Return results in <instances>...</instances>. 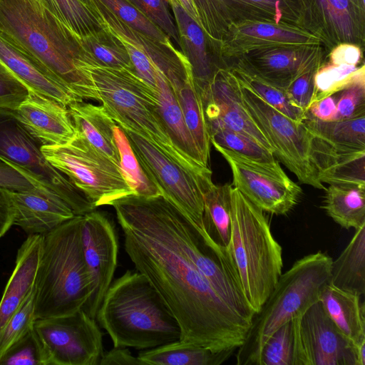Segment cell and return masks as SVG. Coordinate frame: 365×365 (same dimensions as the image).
Wrapping results in <instances>:
<instances>
[{
	"mask_svg": "<svg viewBox=\"0 0 365 365\" xmlns=\"http://www.w3.org/2000/svg\"><path fill=\"white\" fill-rule=\"evenodd\" d=\"M110 205L126 253L178 321L180 340L213 351L238 349L252 322L230 307L200 269L197 255L207 237L162 195H130Z\"/></svg>",
	"mask_w": 365,
	"mask_h": 365,
	"instance_id": "6da1fadb",
	"label": "cell"
},
{
	"mask_svg": "<svg viewBox=\"0 0 365 365\" xmlns=\"http://www.w3.org/2000/svg\"><path fill=\"white\" fill-rule=\"evenodd\" d=\"M0 31L82 99L98 101L78 38L38 0H0Z\"/></svg>",
	"mask_w": 365,
	"mask_h": 365,
	"instance_id": "7a4b0ae2",
	"label": "cell"
},
{
	"mask_svg": "<svg viewBox=\"0 0 365 365\" xmlns=\"http://www.w3.org/2000/svg\"><path fill=\"white\" fill-rule=\"evenodd\" d=\"M96 319L113 347L150 349L180 339L179 324L142 273L127 270L111 282Z\"/></svg>",
	"mask_w": 365,
	"mask_h": 365,
	"instance_id": "3957f363",
	"label": "cell"
},
{
	"mask_svg": "<svg viewBox=\"0 0 365 365\" xmlns=\"http://www.w3.org/2000/svg\"><path fill=\"white\" fill-rule=\"evenodd\" d=\"M230 197L231 236L225 250L228 268L255 314L282 274V249L264 211L233 186Z\"/></svg>",
	"mask_w": 365,
	"mask_h": 365,
	"instance_id": "277c9868",
	"label": "cell"
},
{
	"mask_svg": "<svg viewBox=\"0 0 365 365\" xmlns=\"http://www.w3.org/2000/svg\"><path fill=\"white\" fill-rule=\"evenodd\" d=\"M75 215L43 235L35 280V317L69 315L83 309L91 294L84 260L81 224Z\"/></svg>",
	"mask_w": 365,
	"mask_h": 365,
	"instance_id": "5b68a950",
	"label": "cell"
},
{
	"mask_svg": "<svg viewBox=\"0 0 365 365\" xmlns=\"http://www.w3.org/2000/svg\"><path fill=\"white\" fill-rule=\"evenodd\" d=\"M83 68L95 86L98 101L116 124L147 138L194 174H212L210 168L192 163L175 148L160 115L156 93L134 71L89 61L84 62Z\"/></svg>",
	"mask_w": 365,
	"mask_h": 365,
	"instance_id": "8992f818",
	"label": "cell"
},
{
	"mask_svg": "<svg viewBox=\"0 0 365 365\" xmlns=\"http://www.w3.org/2000/svg\"><path fill=\"white\" fill-rule=\"evenodd\" d=\"M332 261L327 254L318 251L297 260L280 275L274 289L252 317L245 340L237 349L236 364L258 365L267 339L319 301L323 287L330 281Z\"/></svg>",
	"mask_w": 365,
	"mask_h": 365,
	"instance_id": "52a82bcc",
	"label": "cell"
},
{
	"mask_svg": "<svg viewBox=\"0 0 365 365\" xmlns=\"http://www.w3.org/2000/svg\"><path fill=\"white\" fill-rule=\"evenodd\" d=\"M42 145L13 110L0 108V159L20 172L36 187L57 195L76 215L94 210L95 205L85 195L46 160Z\"/></svg>",
	"mask_w": 365,
	"mask_h": 365,
	"instance_id": "ba28073f",
	"label": "cell"
},
{
	"mask_svg": "<svg viewBox=\"0 0 365 365\" xmlns=\"http://www.w3.org/2000/svg\"><path fill=\"white\" fill-rule=\"evenodd\" d=\"M41 149L46 160L96 207L110 205L119 198L136 195L121 168L77 133L69 143L42 145Z\"/></svg>",
	"mask_w": 365,
	"mask_h": 365,
	"instance_id": "9c48e42d",
	"label": "cell"
},
{
	"mask_svg": "<svg viewBox=\"0 0 365 365\" xmlns=\"http://www.w3.org/2000/svg\"><path fill=\"white\" fill-rule=\"evenodd\" d=\"M120 128L143 169L162 195L177 206L205 235L202 223L203 192L213 183L212 175L200 177L194 174L147 138L128 128Z\"/></svg>",
	"mask_w": 365,
	"mask_h": 365,
	"instance_id": "30bf717a",
	"label": "cell"
},
{
	"mask_svg": "<svg viewBox=\"0 0 365 365\" xmlns=\"http://www.w3.org/2000/svg\"><path fill=\"white\" fill-rule=\"evenodd\" d=\"M239 84L244 104L269 142L274 156L296 175L300 182L325 190L311 161V134L304 123L292 120Z\"/></svg>",
	"mask_w": 365,
	"mask_h": 365,
	"instance_id": "8fae6325",
	"label": "cell"
},
{
	"mask_svg": "<svg viewBox=\"0 0 365 365\" xmlns=\"http://www.w3.org/2000/svg\"><path fill=\"white\" fill-rule=\"evenodd\" d=\"M39 336L51 365H98L103 354L102 333L83 309L66 316L36 319Z\"/></svg>",
	"mask_w": 365,
	"mask_h": 365,
	"instance_id": "7c38bea8",
	"label": "cell"
},
{
	"mask_svg": "<svg viewBox=\"0 0 365 365\" xmlns=\"http://www.w3.org/2000/svg\"><path fill=\"white\" fill-rule=\"evenodd\" d=\"M212 145L230 165L233 187L262 211L285 215L297 204L302 190L281 167L267 166Z\"/></svg>",
	"mask_w": 365,
	"mask_h": 365,
	"instance_id": "4fadbf2b",
	"label": "cell"
},
{
	"mask_svg": "<svg viewBox=\"0 0 365 365\" xmlns=\"http://www.w3.org/2000/svg\"><path fill=\"white\" fill-rule=\"evenodd\" d=\"M201 27L217 48L229 29L247 21L302 26L299 0H192ZM304 28V27H303Z\"/></svg>",
	"mask_w": 365,
	"mask_h": 365,
	"instance_id": "5bb4252c",
	"label": "cell"
},
{
	"mask_svg": "<svg viewBox=\"0 0 365 365\" xmlns=\"http://www.w3.org/2000/svg\"><path fill=\"white\" fill-rule=\"evenodd\" d=\"M81 240L91 282V294L83 309L96 319L117 267L118 240L109 219L95 210L83 215Z\"/></svg>",
	"mask_w": 365,
	"mask_h": 365,
	"instance_id": "9a60e30c",
	"label": "cell"
},
{
	"mask_svg": "<svg viewBox=\"0 0 365 365\" xmlns=\"http://www.w3.org/2000/svg\"><path fill=\"white\" fill-rule=\"evenodd\" d=\"M302 26L318 37L329 51L354 43L363 48L365 6L357 0H299ZM328 51V52H329Z\"/></svg>",
	"mask_w": 365,
	"mask_h": 365,
	"instance_id": "2e32d148",
	"label": "cell"
},
{
	"mask_svg": "<svg viewBox=\"0 0 365 365\" xmlns=\"http://www.w3.org/2000/svg\"><path fill=\"white\" fill-rule=\"evenodd\" d=\"M323 45H280L248 51L230 60L232 65L284 90L300 74L325 61Z\"/></svg>",
	"mask_w": 365,
	"mask_h": 365,
	"instance_id": "e0dca14e",
	"label": "cell"
},
{
	"mask_svg": "<svg viewBox=\"0 0 365 365\" xmlns=\"http://www.w3.org/2000/svg\"><path fill=\"white\" fill-rule=\"evenodd\" d=\"M302 365H357L356 347L336 327L319 302L300 318Z\"/></svg>",
	"mask_w": 365,
	"mask_h": 365,
	"instance_id": "ac0fdd59",
	"label": "cell"
},
{
	"mask_svg": "<svg viewBox=\"0 0 365 365\" xmlns=\"http://www.w3.org/2000/svg\"><path fill=\"white\" fill-rule=\"evenodd\" d=\"M200 95L206 121L217 122L247 135L273 153L269 142L245 107L240 84L228 66L216 72Z\"/></svg>",
	"mask_w": 365,
	"mask_h": 365,
	"instance_id": "d6986e66",
	"label": "cell"
},
{
	"mask_svg": "<svg viewBox=\"0 0 365 365\" xmlns=\"http://www.w3.org/2000/svg\"><path fill=\"white\" fill-rule=\"evenodd\" d=\"M317 44L323 45L318 37L302 26L247 21L229 27L219 44L218 54L226 64L228 60L255 48L280 45Z\"/></svg>",
	"mask_w": 365,
	"mask_h": 365,
	"instance_id": "ffe728a7",
	"label": "cell"
},
{
	"mask_svg": "<svg viewBox=\"0 0 365 365\" xmlns=\"http://www.w3.org/2000/svg\"><path fill=\"white\" fill-rule=\"evenodd\" d=\"M92 9L109 32L120 40L140 48L147 55L174 92L193 78L185 56L172 43H165L138 31L119 19L97 0H92Z\"/></svg>",
	"mask_w": 365,
	"mask_h": 365,
	"instance_id": "44dd1931",
	"label": "cell"
},
{
	"mask_svg": "<svg viewBox=\"0 0 365 365\" xmlns=\"http://www.w3.org/2000/svg\"><path fill=\"white\" fill-rule=\"evenodd\" d=\"M7 190L14 209V225L29 235H44L76 215L66 202L51 191L41 188Z\"/></svg>",
	"mask_w": 365,
	"mask_h": 365,
	"instance_id": "7402d4cb",
	"label": "cell"
},
{
	"mask_svg": "<svg viewBox=\"0 0 365 365\" xmlns=\"http://www.w3.org/2000/svg\"><path fill=\"white\" fill-rule=\"evenodd\" d=\"M26 128L43 145H59L76 135L68 108L29 91L28 97L13 110Z\"/></svg>",
	"mask_w": 365,
	"mask_h": 365,
	"instance_id": "603a6c76",
	"label": "cell"
},
{
	"mask_svg": "<svg viewBox=\"0 0 365 365\" xmlns=\"http://www.w3.org/2000/svg\"><path fill=\"white\" fill-rule=\"evenodd\" d=\"M0 61L33 93L68 107L83 99L59 82L36 58L0 31Z\"/></svg>",
	"mask_w": 365,
	"mask_h": 365,
	"instance_id": "cb8c5ba5",
	"label": "cell"
},
{
	"mask_svg": "<svg viewBox=\"0 0 365 365\" xmlns=\"http://www.w3.org/2000/svg\"><path fill=\"white\" fill-rule=\"evenodd\" d=\"M168 3L175 16L180 48L190 66L194 81L200 93L210 84L216 72L227 66L215 53L207 48V43H210L198 22L177 0H168Z\"/></svg>",
	"mask_w": 365,
	"mask_h": 365,
	"instance_id": "d4e9b609",
	"label": "cell"
},
{
	"mask_svg": "<svg viewBox=\"0 0 365 365\" xmlns=\"http://www.w3.org/2000/svg\"><path fill=\"white\" fill-rule=\"evenodd\" d=\"M310 158L322 184L365 185V150L337 149L311 134Z\"/></svg>",
	"mask_w": 365,
	"mask_h": 365,
	"instance_id": "484cf974",
	"label": "cell"
},
{
	"mask_svg": "<svg viewBox=\"0 0 365 365\" xmlns=\"http://www.w3.org/2000/svg\"><path fill=\"white\" fill-rule=\"evenodd\" d=\"M43 235H30L18 250L14 271L0 301V331L34 287Z\"/></svg>",
	"mask_w": 365,
	"mask_h": 365,
	"instance_id": "4316f807",
	"label": "cell"
},
{
	"mask_svg": "<svg viewBox=\"0 0 365 365\" xmlns=\"http://www.w3.org/2000/svg\"><path fill=\"white\" fill-rule=\"evenodd\" d=\"M361 297L328 282L319 301L336 327L356 347L365 342V307Z\"/></svg>",
	"mask_w": 365,
	"mask_h": 365,
	"instance_id": "83f0119b",
	"label": "cell"
},
{
	"mask_svg": "<svg viewBox=\"0 0 365 365\" xmlns=\"http://www.w3.org/2000/svg\"><path fill=\"white\" fill-rule=\"evenodd\" d=\"M67 108L76 133L120 168V155L113 133L116 123L103 107L83 100L73 102Z\"/></svg>",
	"mask_w": 365,
	"mask_h": 365,
	"instance_id": "f1b7e54d",
	"label": "cell"
},
{
	"mask_svg": "<svg viewBox=\"0 0 365 365\" xmlns=\"http://www.w3.org/2000/svg\"><path fill=\"white\" fill-rule=\"evenodd\" d=\"M156 95L159 113L175 148L192 163L205 165L197 146L185 123L176 96L160 71L157 78Z\"/></svg>",
	"mask_w": 365,
	"mask_h": 365,
	"instance_id": "f546056e",
	"label": "cell"
},
{
	"mask_svg": "<svg viewBox=\"0 0 365 365\" xmlns=\"http://www.w3.org/2000/svg\"><path fill=\"white\" fill-rule=\"evenodd\" d=\"M234 350L213 351L180 339L140 352L144 365H220Z\"/></svg>",
	"mask_w": 365,
	"mask_h": 365,
	"instance_id": "4dcf8cb0",
	"label": "cell"
},
{
	"mask_svg": "<svg viewBox=\"0 0 365 365\" xmlns=\"http://www.w3.org/2000/svg\"><path fill=\"white\" fill-rule=\"evenodd\" d=\"M329 282L343 290L365 293V224L356 230L347 246L332 261Z\"/></svg>",
	"mask_w": 365,
	"mask_h": 365,
	"instance_id": "1f68e13d",
	"label": "cell"
},
{
	"mask_svg": "<svg viewBox=\"0 0 365 365\" xmlns=\"http://www.w3.org/2000/svg\"><path fill=\"white\" fill-rule=\"evenodd\" d=\"M324 190L322 208L334 222L355 230L365 224V185L331 184Z\"/></svg>",
	"mask_w": 365,
	"mask_h": 365,
	"instance_id": "d6a6232c",
	"label": "cell"
},
{
	"mask_svg": "<svg viewBox=\"0 0 365 365\" xmlns=\"http://www.w3.org/2000/svg\"><path fill=\"white\" fill-rule=\"evenodd\" d=\"M232 185L212 183L203 192V229L210 240L225 251L231 236Z\"/></svg>",
	"mask_w": 365,
	"mask_h": 365,
	"instance_id": "836d02e7",
	"label": "cell"
},
{
	"mask_svg": "<svg viewBox=\"0 0 365 365\" xmlns=\"http://www.w3.org/2000/svg\"><path fill=\"white\" fill-rule=\"evenodd\" d=\"M309 132L335 148L365 150V115L341 120L322 121L307 115Z\"/></svg>",
	"mask_w": 365,
	"mask_h": 365,
	"instance_id": "e575fe53",
	"label": "cell"
},
{
	"mask_svg": "<svg viewBox=\"0 0 365 365\" xmlns=\"http://www.w3.org/2000/svg\"><path fill=\"white\" fill-rule=\"evenodd\" d=\"M174 93L181 108L187 127L197 146L203 162L205 165L209 167L210 136L201 95L193 78Z\"/></svg>",
	"mask_w": 365,
	"mask_h": 365,
	"instance_id": "d590c367",
	"label": "cell"
},
{
	"mask_svg": "<svg viewBox=\"0 0 365 365\" xmlns=\"http://www.w3.org/2000/svg\"><path fill=\"white\" fill-rule=\"evenodd\" d=\"M300 318L284 324L267 339L262 348L258 365H302Z\"/></svg>",
	"mask_w": 365,
	"mask_h": 365,
	"instance_id": "8d00e7d4",
	"label": "cell"
},
{
	"mask_svg": "<svg viewBox=\"0 0 365 365\" xmlns=\"http://www.w3.org/2000/svg\"><path fill=\"white\" fill-rule=\"evenodd\" d=\"M78 41L86 60L104 67L134 71L123 43L106 28L78 38Z\"/></svg>",
	"mask_w": 365,
	"mask_h": 365,
	"instance_id": "74e56055",
	"label": "cell"
},
{
	"mask_svg": "<svg viewBox=\"0 0 365 365\" xmlns=\"http://www.w3.org/2000/svg\"><path fill=\"white\" fill-rule=\"evenodd\" d=\"M207 124L211 144H216L243 158L267 166L281 167L271 150L248 135L233 130L217 122L207 121Z\"/></svg>",
	"mask_w": 365,
	"mask_h": 365,
	"instance_id": "f35d334b",
	"label": "cell"
},
{
	"mask_svg": "<svg viewBox=\"0 0 365 365\" xmlns=\"http://www.w3.org/2000/svg\"><path fill=\"white\" fill-rule=\"evenodd\" d=\"M238 82L292 120L303 123L307 113L296 106L286 90L273 86L235 65L227 66Z\"/></svg>",
	"mask_w": 365,
	"mask_h": 365,
	"instance_id": "ab89813d",
	"label": "cell"
},
{
	"mask_svg": "<svg viewBox=\"0 0 365 365\" xmlns=\"http://www.w3.org/2000/svg\"><path fill=\"white\" fill-rule=\"evenodd\" d=\"M113 133L120 155L121 170L135 194L143 197L162 195L158 187L146 175L125 133L118 124L113 128Z\"/></svg>",
	"mask_w": 365,
	"mask_h": 365,
	"instance_id": "60d3db41",
	"label": "cell"
},
{
	"mask_svg": "<svg viewBox=\"0 0 365 365\" xmlns=\"http://www.w3.org/2000/svg\"><path fill=\"white\" fill-rule=\"evenodd\" d=\"M62 22L78 37L103 29L96 13L81 0H53Z\"/></svg>",
	"mask_w": 365,
	"mask_h": 365,
	"instance_id": "b9f144b4",
	"label": "cell"
},
{
	"mask_svg": "<svg viewBox=\"0 0 365 365\" xmlns=\"http://www.w3.org/2000/svg\"><path fill=\"white\" fill-rule=\"evenodd\" d=\"M363 73H365L364 63L360 66L335 65L324 61L315 75L314 102L342 90Z\"/></svg>",
	"mask_w": 365,
	"mask_h": 365,
	"instance_id": "7bdbcfd3",
	"label": "cell"
},
{
	"mask_svg": "<svg viewBox=\"0 0 365 365\" xmlns=\"http://www.w3.org/2000/svg\"><path fill=\"white\" fill-rule=\"evenodd\" d=\"M0 365H51L34 327L13 344L0 358Z\"/></svg>",
	"mask_w": 365,
	"mask_h": 365,
	"instance_id": "ee69618b",
	"label": "cell"
},
{
	"mask_svg": "<svg viewBox=\"0 0 365 365\" xmlns=\"http://www.w3.org/2000/svg\"><path fill=\"white\" fill-rule=\"evenodd\" d=\"M35 317V286L0 331V358L16 341L34 327Z\"/></svg>",
	"mask_w": 365,
	"mask_h": 365,
	"instance_id": "f6af8a7d",
	"label": "cell"
},
{
	"mask_svg": "<svg viewBox=\"0 0 365 365\" xmlns=\"http://www.w3.org/2000/svg\"><path fill=\"white\" fill-rule=\"evenodd\" d=\"M119 19L149 37L165 43L170 38L128 0H97Z\"/></svg>",
	"mask_w": 365,
	"mask_h": 365,
	"instance_id": "bcb514c9",
	"label": "cell"
},
{
	"mask_svg": "<svg viewBox=\"0 0 365 365\" xmlns=\"http://www.w3.org/2000/svg\"><path fill=\"white\" fill-rule=\"evenodd\" d=\"M336 115L334 120L350 119L365 115V73L348 86L335 93Z\"/></svg>",
	"mask_w": 365,
	"mask_h": 365,
	"instance_id": "7dc6e473",
	"label": "cell"
},
{
	"mask_svg": "<svg viewBox=\"0 0 365 365\" xmlns=\"http://www.w3.org/2000/svg\"><path fill=\"white\" fill-rule=\"evenodd\" d=\"M180 46V38L168 0H128Z\"/></svg>",
	"mask_w": 365,
	"mask_h": 365,
	"instance_id": "c3c4849f",
	"label": "cell"
},
{
	"mask_svg": "<svg viewBox=\"0 0 365 365\" xmlns=\"http://www.w3.org/2000/svg\"><path fill=\"white\" fill-rule=\"evenodd\" d=\"M322 63L309 68L295 78L286 89L292 103L306 113L315 100V75Z\"/></svg>",
	"mask_w": 365,
	"mask_h": 365,
	"instance_id": "681fc988",
	"label": "cell"
},
{
	"mask_svg": "<svg viewBox=\"0 0 365 365\" xmlns=\"http://www.w3.org/2000/svg\"><path fill=\"white\" fill-rule=\"evenodd\" d=\"M29 93V88L0 61V108L16 110Z\"/></svg>",
	"mask_w": 365,
	"mask_h": 365,
	"instance_id": "f907efd6",
	"label": "cell"
},
{
	"mask_svg": "<svg viewBox=\"0 0 365 365\" xmlns=\"http://www.w3.org/2000/svg\"><path fill=\"white\" fill-rule=\"evenodd\" d=\"M120 41L127 50L136 75L155 93L160 71L142 50L129 43Z\"/></svg>",
	"mask_w": 365,
	"mask_h": 365,
	"instance_id": "816d5d0a",
	"label": "cell"
},
{
	"mask_svg": "<svg viewBox=\"0 0 365 365\" xmlns=\"http://www.w3.org/2000/svg\"><path fill=\"white\" fill-rule=\"evenodd\" d=\"M326 57L327 62L332 64L360 66L363 59V51L362 48L356 44L344 43L331 49Z\"/></svg>",
	"mask_w": 365,
	"mask_h": 365,
	"instance_id": "f5cc1de1",
	"label": "cell"
},
{
	"mask_svg": "<svg viewBox=\"0 0 365 365\" xmlns=\"http://www.w3.org/2000/svg\"><path fill=\"white\" fill-rule=\"evenodd\" d=\"M0 187L15 191H27L37 188L20 172L1 159Z\"/></svg>",
	"mask_w": 365,
	"mask_h": 365,
	"instance_id": "db71d44e",
	"label": "cell"
},
{
	"mask_svg": "<svg viewBox=\"0 0 365 365\" xmlns=\"http://www.w3.org/2000/svg\"><path fill=\"white\" fill-rule=\"evenodd\" d=\"M307 115L322 121H333L336 115V97L334 93L314 102L309 107Z\"/></svg>",
	"mask_w": 365,
	"mask_h": 365,
	"instance_id": "11a10c76",
	"label": "cell"
},
{
	"mask_svg": "<svg viewBox=\"0 0 365 365\" xmlns=\"http://www.w3.org/2000/svg\"><path fill=\"white\" fill-rule=\"evenodd\" d=\"M99 364L101 365H144L138 356H133L125 347H114L103 353Z\"/></svg>",
	"mask_w": 365,
	"mask_h": 365,
	"instance_id": "9f6ffc18",
	"label": "cell"
},
{
	"mask_svg": "<svg viewBox=\"0 0 365 365\" xmlns=\"http://www.w3.org/2000/svg\"><path fill=\"white\" fill-rule=\"evenodd\" d=\"M14 209L7 189L0 187V239L14 225Z\"/></svg>",
	"mask_w": 365,
	"mask_h": 365,
	"instance_id": "6f0895ef",
	"label": "cell"
},
{
	"mask_svg": "<svg viewBox=\"0 0 365 365\" xmlns=\"http://www.w3.org/2000/svg\"><path fill=\"white\" fill-rule=\"evenodd\" d=\"M44 7L61 20L60 16L56 9L53 0H38Z\"/></svg>",
	"mask_w": 365,
	"mask_h": 365,
	"instance_id": "680465c9",
	"label": "cell"
},
{
	"mask_svg": "<svg viewBox=\"0 0 365 365\" xmlns=\"http://www.w3.org/2000/svg\"><path fill=\"white\" fill-rule=\"evenodd\" d=\"M83 3H84L92 9V0H81Z\"/></svg>",
	"mask_w": 365,
	"mask_h": 365,
	"instance_id": "91938a15",
	"label": "cell"
},
{
	"mask_svg": "<svg viewBox=\"0 0 365 365\" xmlns=\"http://www.w3.org/2000/svg\"><path fill=\"white\" fill-rule=\"evenodd\" d=\"M357 1H359L362 5L365 6V1L364 0H357Z\"/></svg>",
	"mask_w": 365,
	"mask_h": 365,
	"instance_id": "94428289",
	"label": "cell"
},
{
	"mask_svg": "<svg viewBox=\"0 0 365 365\" xmlns=\"http://www.w3.org/2000/svg\"></svg>",
	"mask_w": 365,
	"mask_h": 365,
	"instance_id": "6125c7cd",
	"label": "cell"
}]
</instances>
